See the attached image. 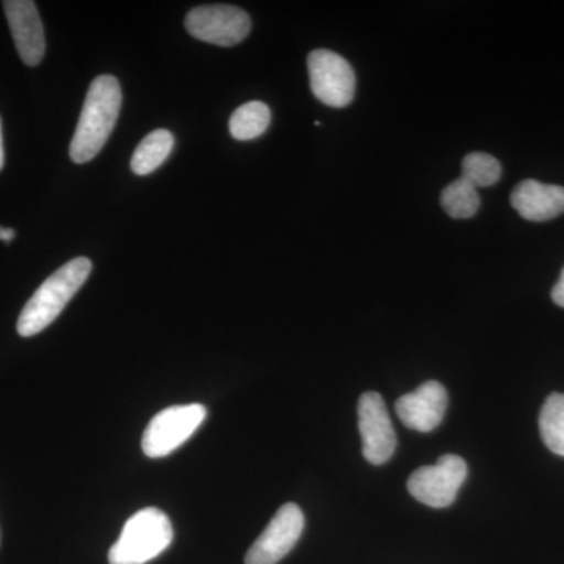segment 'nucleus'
Listing matches in <instances>:
<instances>
[{"label": "nucleus", "mask_w": 564, "mask_h": 564, "mask_svg": "<svg viewBox=\"0 0 564 564\" xmlns=\"http://www.w3.org/2000/svg\"><path fill=\"white\" fill-rule=\"evenodd\" d=\"M121 104V85L117 77L106 74L91 82L70 141V161L87 163L99 154L117 124Z\"/></svg>", "instance_id": "nucleus-1"}, {"label": "nucleus", "mask_w": 564, "mask_h": 564, "mask_svg": "<svg viewBox=\"0 0 564 564\" xmlns=\"http://www.w3.org/2000/svg\"><path fill=\"white\" fill-rule=\"evenodd\" d=\"M91 269L90 259L76 258L52 273L22 310L17 325L20 336L32 337L46 329L87 282Z\"/></svg>", "instance_id": "nucleus-2"}, {"label": "nucleus", "mask_w": 564, "mask_h": 564, "mask_svg": "<svg viewBox=\"0 0 564 564\" xmlns=\"http://www.w3.org/2000/svg\"><path fill=\"white\" fill-rule=\"evenodd\" d=\"M169 516L158 508H143L122 527L120 538L109 551L110 564H147L173 543Z\"/></svg>", "instance_id": "nucleus-3"}, {"label": "nucleus", "mask_w": 564, "mask_h": 564, "mask_svg": "<svg viewBox=\"0 0 564 564\" xmlns=\"http://www.w3.org/2000/svg\"><path fill=\"white\" fill-rule=\"evenodd\" d=\"M206 417V406L199 403L176 404L162 410L151 419L141 437L143 454L152 459L172 455L191 440Z\"/></svg>", "instance_id": "nucleus-4"}, {"label": "nucleus", "mask_w": 564, "mask_h": 564, "mask_svg": "<svg viewBox=\"0 0 564 564\" xmlns=\"http://www.w3.org/2000/svg\"><path fill=\"white\" fill-rule=\"evenodd\" d=\"M466 478L467 464L462 456L444 455L433 466L414 470L408 491L426 507L447 508L455 502Z\"/></svg>", "instance_id": "nucleus-5"}, {"label": "nucleus", "mask_w": 564, "mask_h": 564, "mask_svg": "<svg viewBox=\"0 0 564 564\" xmlns=\"http://www.w3.org/2000/svg\"><path fill=\"white\" fill-rule=\"evenodd\" d=\"M185 29L193 39L215 46L231 47L242 43L251 31L250 14L232 6L196 7L185 18Z\"/></svg>", "instance_id": "nucleus-6"}, {"label": "nucleus", "mask_w": 564, "mask_h": 564, "mask_svg": "<svg viewBox=\"0 0 564 564\" xmlns=\"http://www.w3.org/2000/svg\"><path fill=\"white\" fill-rule=\"evenodd\" d=\"M311 90L329 107L348 106L355 98L356 77L350 63L336 52L317 50L307 57Z\"/></svg>", "instance_id": "nucleus-7"}, {"label": "nucleus", "mask_w": 564, "mask_h": 564, "mask_svg": "<svg viewBox=\"0 0 564 564\" xmlns=\"http://www.w3.org/2000/svg\"><path fill=\"white\" fill-rule=\"evenodd\" d=\"M304 530L302 508L295 503L282 505L261 536L245 556V564H276L295 547Z\"/></svg>", "instance_id": "nucleus-8"}, {"label": "nucleus", "mask_w": 564, "mask_h": 564, "mask_svg": "<svg viewBox=\"0 0 564 564\" xmlns=\"http://www.w3.org/2000/svg\"><path fill=\"white\" fill-rule=\"evenodd\" d=\"M358 417L364 458L375 466L388 463L395 452L397 436L383 397L377 392L362 393Z\"/></svg>", "instance_id": "nucleus-9"}, {"label": "nucleus", "mask_w": 564, "mask_h": 564, "mask_svg": "<svg viewBox=\"0 0 564 564\" xmlns=\"http://www.w3.org/2000/svg\"><path fill=\"white\" fill-rule=\"evenodd\" d=\"M447 404L448 395L444 386L437 381H426L414 392L397 400L395 413L408 429L430 433L443 422Z\"/></svg>", "instance_id": "nucleus-10"}, {"label": "nucleus", "mask_w": 564, "mask_h": 564, "mask_svg": "<svg viewBox=\"0 0 564 564\" xmlns=\"http://www.w3.org/2000/svg\"><path fill=\"white\" fill-rule=\"evenodd\" d=\"M3 10L21 61L29 66L39 65L46 52V39L36 3L31 0H7Z\"/></svg>", "instance_id": "nucleus-11"}, {"label": "nucleus", "mask_w": 564, "mask_h": 564, "mask_svg": "<svg viewBox=\"0 0 564 564\" xmlns=\"http://www.w3.org/2000/svg\"><path fill=\"white\" fill-rule=\"evenodd\" d=\"M511 204L529 221H547L564 214V187L522 181L511 193Z\"/></svg>", "instance_id": "nucleus-12"}, {"label": "nucleus", "mask_w": 564, "mask_h": 564, "mask_svg": "<svg viewBox=\"0 0 564 564\" xmlns=\"http://www.w3.org/2000/svg\"><path fill=\"white\" fill-rule=\"evenodd\" d=\"M174 148L173 133L166 129H158L141 140L135 152H133L131 169L139 176H147L169 159Z\"/></svg>", "instance_id": "nucleus-13"}, {"label": "nucleus", "mask_w": 564, "mask_h": 564, "mask_svg": "<svg viewBox=\"0 0 564 564\" xmlns=\"http://www.w3.org/2000/svg\"><path fill=\"white\" fill-rule=\"evenodd\" d=\"M272 120L269 107L263 102L252 101L243 104L234 111L231 120H229V132L236 140L247 141L258 139Z\"/></svg>", "instance_id": "nucleus-14"}, {"label": "nucleus", "mask_w": 564, "mask_h": 564, "mask_svg": "<svg viewBox=\"0 0 564 564\" xmlns=\"http://www.w3.org/2000/svg\"><path fill=\"white\" fill-rule=\"evenodd\" d=\"M540 432L545 447L564 456V393L547 397L540 414Z\"/></svg>", "instance_id": "nucleus-15"}, {"label": "nucleus", "mask_w": 564, "mask_h": 564, "mask_svg": "<svg viewBox=\"0 0 564 564\" xmlns=\"http://www.w3.org/2000/svg\"><path fill=\"white\" fill-rule=\"evenodd\" d=\"M441 204L452 218L466 220L477 214L478 207H480V196L473 184H469L464 177H459L444 188Z\"/></svg>", "instance_id": "nucleus-16"}, {"label": "nucleus", "mask_w": 564, "mask_h": 564, "mask_svg": "<svg viewBox=\"0 0 564 564\" xmlns=\"http://www.w3.org/2000/svg\"><path fill=\"white\" fill-rule=\"evenodd\" d=\"M502 176V166L492 155L485 152H473L463 161L464 180L475 188L491 187Z\"/></svg>", "instance_id": "nucleus-17"}, {"label": "nucleus", "mask_w": 564, "mask_h": 564, "mask_svg": "<svg viewBox=\"0 0 564 564\" xmlns=\"http://www.w3.org/2000/svg\"><path fill=\"white\" fill-rule=\"evenodd\" d=\"M552 300H554L560 307H564V269L562 274H560V280L556 281L555 288L552 289Z\"/></svg>", "instance_id": "nucleus-18"}, {"label": "nucleus", "mask_w": 564, "mask_h": 564, "mask_svg": "<svg viewBox=\"0 0 564 564\" xmlns=\"http://www.w3.org/2000/svg\"><path fill=\"white\" fill-rule=\"evenodd\" d=\"M14 237H17V232H14L13 229L2 228V226H0V240H2V242H11Z\"/></svg>", "instance_id": "nucleus-19"}, {"label": "nucleus", "mask_w": 564, "mask_h": 564, "mask_svg": "<svg viewBox=\"0 0 564 564\" xmlns=\"http://www.w3.org/2000/svg\"><path fill=\"white\" fill-rule=\"evenodd\" d=\"M3 161H6V158H3L2 128H0V170L3 169Z\"/></svg>", "instance_id": "nucleus-20"}]
</instances>
